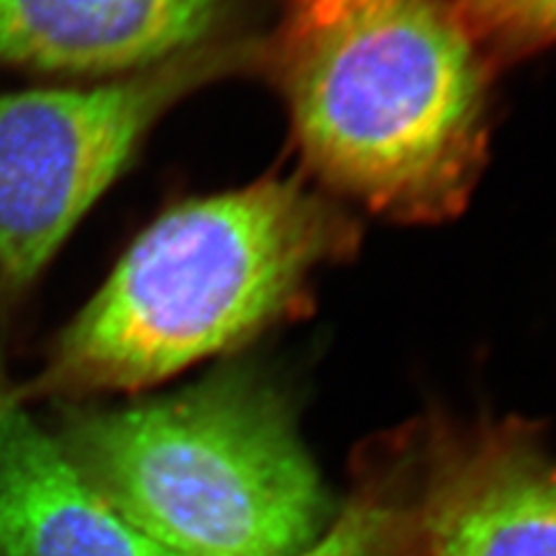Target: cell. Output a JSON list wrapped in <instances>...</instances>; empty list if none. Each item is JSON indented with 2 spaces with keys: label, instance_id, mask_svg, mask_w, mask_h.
I'll return each instance as SVG.
<instances>
[{
  "label": "cell",
  "instance_id": "cell-1",
  "mask_svg": "<svg viewBox=\"0 0 556 556\" xmlns=\"http://www.w3.org/2000/svg\"><path fill=\"white\" fill-rule=\"evenodd\" d=\"M278 73L325 181L380 214L439 220L484 153L473 35L441 0H288Z\"/></svg>",
  "mask_w": 556,
  "mask_h": 556
},
{
  "label": "cell",
  "instance_id": "cell-2",
  "mask_svg": "<svg viewBox=\"0 0 556 556\" xmlns=\"http://www.w3.org/2000/svg\"><path fill=\"white\" fill-rule=\"evenodd\" d=\"M351 241V223L294 181L172 206L14 392L28 402L155 386L255 334Z\"/></svg>",
  "mask_w": 556,
  "mask_h": 556
},
{
  "label": "cell",
  "instance_id": "cell-3",
  "mask_svg": "<svg viewBox=\"0 0 556 556\" xmlns=\"http://www.w3.org/2000/svg\"><path fill=\"white\" fill-rule=\"evenodd\" d=\"M63 447L132 527L179 556H294L323 529V482L286 408L241 376L77 413Z\"/></svg>",
  "mask_w": 556,
  "mask_h": 556
},
{
  "label": "cell",
  "instance_id": "cell-4",
  "mask_svg": "<svg viewBox=\"0 0 556 556\" xmlns=\"http://www.w3.org/2000/svg\"><path fill=\"white\" fill-rule=\"evenodd\" d=\"M232 59L195 47L84 89L0 93V298L40 276L155 121Z\"/></svg>",
  "mask_w": 556,
  "mask_h": 556
},
{
  "label": "cell",
  "instance_id": "cell-5",
  "mask_svg": "<svg viewBox=\"0 0 556 556\" xmlns=\"http://www.w3.org/2000/svg\"><path fill=\"white\" fill-rule=\"evenodd\" d=\"M230 0H0V63L130 75L200 47Z\"/></svg>",
  "mask_w": 556,
  "mask_h": 556
},
{
  "label": "cell",
  "instance_id": "cell-6",
  "mask_svg": "<svg viewBox=\"0 0 556 556\" xmlns=\"http://www.w3.org/2000/svg\"><path fill=\"white\" fill-rule=\"evenodd\" d=\"M0 556H179L144 535L0 378Z\"/></svg>",
  "mask_w": 556,
  "mask_h": 556
},
{
  "label": "cell",
  "instance_id": "cell-7",
  "mask_svg": "<svg viewBox=\"0 0 556 556\" xmlns=\"http://www.w3.org/2000/svg\"><path fill=\"white\" fill-rule=\"evenodd\" d=\"M425 556H556V464L515 437L468 441L437 466Z\"/></svg>",
  "mask_w": 556,
  "mask_h": 556
},
{
  "label": "cell",
  "instance_id": "cell-8",
  "mask_svg": "<svg viewBox=\"0 0 556 556\" xmlns=\"http://www.w3.org/2000/svg\"><path fill=\"white\" fill-rule=\"evenodd\" d=\"M457 14L473 40L506 51L556 42V0H462Z\"/></svg>",
  "mask_w": 556,
  "mask_h": 556
},
{
  "label": "cell",
  "instance_id": "cell-9",
  "mask_svg": "<svg viewBox=\"0 0 556 556\" xmlns=\"http://www.w3.org/2000/svg\"><path fill=\"white\" fill-rule=\"evenodd\" d=\"M390 525L386 508L359 501L339 515L332 529L294 556H386Z\"/></svg>",
  "mask_w": 556,
  "mask_h": 556
}]
</instances>
